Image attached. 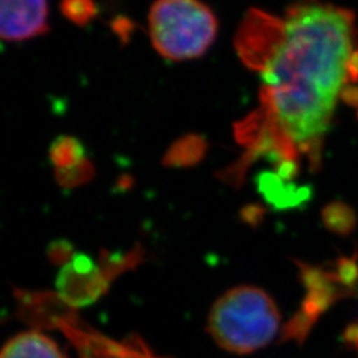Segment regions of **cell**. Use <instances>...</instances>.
<instances>
[{
  "mask_svg": "<svg viewBox=\"0 0 358 358\" xmlns=\"http://www.w3.org/2000/svg\"><path fill=\"white\" fill-rule=\"evenodd\" d=\"M148 20L154 50L171 62L203 56L219 28L215 13L201 0H155Z\"/></svg>",
  "mask_w": 358,
  "mask_h": 358,
  "instance_id": "3",
  "label": "cell"
},
{
  "mask_svg": "<svg viewBox=\"0 0 358 358\" xmlns=\"http://www.w3.org/2000/svg\"><path fill=\"white\" fill-rule=\"evenodd\" d=\"M62 13L76 26H87L96 16L94 0H62Z\"/></svg>",
  "mask_w": 358,
  "mask_h": 358,
  "instance_id": "7",
  "label": "cell"
},
{
  "mask_svg": "<svg viewBox=\"0 0 358 358\" xmlns=\"http://www.w3.org/2000/svg\"><path fill=\"white\" fill-rule=\"evenodd\" d=\"M0 358H65L57 344L44 333L28 331L13 337Z\"/></svg>",
  "mask_w": 358,
  "mask_h": 358,
  "instance_id": "6",
  "label": "cell"
},
{
  "mask_svg": "<svg viewBox=\"0 0 358 358\" xmlns=\"http://www.w3.org/2000/svg\"><path fill=\"white\" fill-rule=\"evenodd\" d=\"M235 47L260 77L244 142L285 174L304 159L315 169L337 106L358 83L356 15L322 0H300L282 15L251 8Z\"/></svg>",
  "mask_w": 358,
  "mask_h": 358,
  "instance_id": "1",
  "label": "cell"
},
{
  "mask_svg": "<svg viewBox=\"0 0 358 358\" xmlns=\"http://www.w3.org/2000/svg\"><path fill=\"white\" fill-rule=\"evenodd\" d=\"M50 317L53 325L75 346L78 358H164L154 355L137 337L117 341L97 332L71 312L55 310Z\"/></svg>",
  "mask_w": 358,
  "mask_h": 358,
  "instance_id": "4",
  "label": "cell"
},
{
  "mask_svg": "<svg viewBox=\"0 0 358 358\" xmlns=\"http://www.w3.org/2000/svg\"><path fill=\"white\" fill-rule=\"evenodd\" d=\"M346 344L350 346L353 350H356L358 355V321L352 322L344 333Z\"/></svg>",
  "mask_w": 358,
  "mask_h": 358,
  "instance_id": "8",
  "label": "cell"
},
{
  "mask_svg": "<svg viewBox=\"0 0 358 358\" xmlns=\"http://www.w3.org/2000/svg\"><path fill=\"white\" fill-rule=\"evenodd\" d=\"M47 0H0V35L8 41H24L48 31Z\"/></svg>",
  "mask_w": 358,
  "mask_h": 358,
  "instance_id": "5",
  "label": "cell"
},
{
  "mask_svg": "<svg viewBox=\"0 0 358 358\" xmlns=\"http://www.w3.org/2000/svg\"><path fill=\"white\" fill-rule=\"evenodd\" d=\"M280 325L282 315L273 299L254 285H239L222 294L207 321L217 345L235 355H250L269 345Z\"/></svg>",
  "mask_w": 358,
  "mask_h": 358,
  "instance_id": "2",
  "label": "cell"
}]
</instances>
